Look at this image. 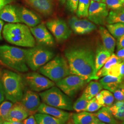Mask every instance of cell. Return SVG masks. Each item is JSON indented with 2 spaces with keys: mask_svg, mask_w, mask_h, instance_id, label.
I'll list each match as a JSON object with an SVG mask.
<instances>
[{
  "mask_svg": "<svg viewBox=\"0 0 124 124\" xmlns=\"http://www.w3.org/2000/svg\"><path fill=\"white\" fill-rule=\"evenodd\" d=\"M71 75H79L90 82L94 75L95 52L86 45L74 46L64 51Z\"/></svg>",
  "mask_w": 124,
  "mask_h": 124,
  "instance_id": "6da1fadb",
  "label": "cell"
},
{
  "mask_svg": "<svg viewBox=\"0 0 124 124\" xmlns=\"http://www.w3.org/2000/svg\"><path fill=\"white\" fill-rule=\"evenodd\" d=\"M2 33L5 40L11 44L28 48L36 46V40L30 28L25 24L7 23L3 26Z\"/></svg>",
  "mask_w": 124,
  "mask_h": 124,
  "instance_id": "7a4b0ae2",
  "label": "cell"
},
{
  "mask_svg": "<svg viewBox=\"0 0 124 124\" xmlns=\"http://www.w3.org/2000/svg\"><path fill=\"white\" fill-rule=\"evenodd\" d=\"M0 78L6 98L13 103L20 102L24 93L22 77L13 71L2 69L0 70Z\"/></svg>",
  "mask_w": 124,
  "mask_h": 124,
  "instance_id": "3957f363",
  "label": "cell"
},
{
  "mask_svg": "<svg viewBox=\"0 0 124 124\" xmlns=\"http://www.w3.org/2000/svg\"><path fill=\"white\" fill-rule=\"evenodd\" d=\"M0 62L19 72L29 70L25 58V49L8 45L0 46Z\"/></svg>",
  "mask_w": 124,
  "mask_h": 124,
  "instance_id": "277c9868",
  "label": "cell"
},
{
  "mask_svg": "<svg viewBox=\"0 0 124 124\" xmlns=\"http://www.w3.org/2000/svg\"><path fill=\"white\" fill-rule=\"evenodd\" d=\"M38 71L54 83L71 75L66 58L59 55L40 67Z\"/></svg>",
  "mask_w": 124,
  "mask_h": 124,
  "instance_id": "5b68a950",
  "label": "cell"
},
{
  "mask_svg": "<svg viewBox=\"0 0 124 124\" xmlns=\"http://www.w3.org/2000/svg\"><path fill=\"white\" fill-rule=\"evenodd\" d=\"M39 95L43 103L49 106L62 110H73V103L71 98L63 93L58 87L53 86L40 93Z\"/></svg>",
  "mask_w": 124,
  "mask_h": 124,
  "instance_id": "8992f818",
  "label": "cell"
},
{
  "mask_svg": "<svg viewBox=\"0 0 124 124\" xmlns=\"http://www.w3.org/2000/svg\"><path fill=\"white\" fill-rule=\"evenodd\" d=\"M55 56V54L52 50L43 46H35L25 49L27 66L34 71L38 70Z\"/></svg>",
  "mask_w": 124,
  "mask_h": 124,
  "instance_id": "52a82bcc",
  "label": "cell"
},
{
  "mask_svg": "<svg viewBox=\"0 0 124 124\" xmlns=\"http://www.w3.org/2000/svg\"><path fill=\"white\" fill-rule=\"evenodd\" d=\"M88 82V80L80 76L70 75L56 82V85L63 93L72 98Z\"/></svg>",
  "mask_w": 124,
  "mask_h": 124,
  "instance_id": "ba28073f",
  "label": "cell"
},
{
  "mask_svg": "<svg viewBox=\"0 0 124 124\" xmlns=\"http://www.w3.org/2000/svg\"><path fill=\"white\" fill-rule=\"evenodd\" d=\"M24 80L31 90L35 92H43L55 85L53 81L36 72L25 75Z\"/></svg>",
  "mask_w": 124,
  "mask_h": 124,
  "instance_id": "9c48e42d",
  "label": "cell"
},
{
  "mask_svg": "<svg viewBox=\"0 0 124 124\" xmlns=\"http://www.w3.org/2000/svg\"><path fill=\"white\" fill-rule=\"evenodd\" d=\"M46 26L58 42L67 40L72 33L66 23L60 18L49 20L46 23Z\"/></svg>",
  "mask_w": 124,
  "mask_h": 124,
  "instance_id": "30bf717a",
  "label": "cell"
},
{
  "mask_svg": "<svg viewBox=\"0 0 124 124\" xmlns=\"http://www.w3.org/2000/svg\"><path fill=\"white\" fill-rule=\"evenodd\" d=\"M108 13V9L105 3L91 0L87 17L90 21L95 24L104 25Z\"/></svg>",
  "mask_w": 124,
  "mask_h": 124,
  "instance_id": "8fae6325",
  "label": "cell"
},
{
  "mask_svg": "<svg viewBox=\"0 0 124 124\" xmlns=\"http://www.w3.org/2000/svg\"><path fill=\"white\" fill-rule=\"evenodd\" d=\"M30 30L38 44L45 46H53L55 44L53 36L43 23L31 27Z\"/></svg>",
  "mask_w": 124,
  "mask_h": 124,
  "instance_id": "7c38bea8",
  "label": "cell"
},
{
  "mask_svg": "<svg viewBox=\"0 0 124 124\" xmlns=\"http://www.w3.org/2000/svg\"><path fill=\"white\" fill-rule=\"evenodd\" d=\"M68 23L71 31L79 35L88 34L97 29L96 25L89 20L80 19L75 16L70 18Z\"/></svg>",
  "mask_w": 124,
  "mask_h": 124,
  "instance_id": "4fadbf2b",
  "label": "cell"
},
{
  "mask_svg": "<svg viewBox=\"0 0 124 124\" xmlns=\"http://www.w3.org/2000/svg\"><path fill=\"white\" fill-rule=\"evenodd\" d=\"M21 103L30 115H35L41 104L40 95L35 92L28 90L23 93Z\"/></svg>",
  "mask_w": 124,
  "mask_h": 124,
  "instance_id": "5bb4252c",
  "label": "cell"
},
{
  "mask_svg": "<svg viewBox=\"0 0 124 124\" xmlns=\"http://www.w3.org/2000/svg\"><path fill=\"white\" fill-rule=\"evenodd\" d=\"M18 16L21 23L31 28L41 23L40 18L31 10L24 7L17 8Z\"/></svg>",
  "mask_w": 124,
  "mask_h": 124,
  "instance_id": "9a60e30c",
  "label": "cell"
},
{
  "mask_svg": "<svg viewBox=\"0 0 124 124\" xmlns=\"http://www.w3.org/2000/svg\"><path fill=\"white\" fill-rule=\"evenodd\" d=\"M37 112L38 113L44 114L51 115L58 119L62 120L66 122L70 119L72 115L70 113L64 111V110L49 106L43 102L41 103L40 107L38 109Z\"/></svg>",
  "mask_w": 124,
  "mask_h": 124,
  "instance_id": "2e32d148",
  "label": "cell"
},
{
  "mask_svg": "<svg viewBox=\"0 0 124 124\" xmlns=\"http://www.w3.org/2000/svg\"><path fill=\"white\" fill-rule=\"evenodd\" d=\"M30 115L20 102L13 104L5 120L8 121H23Z\"/></svg>",
  "mask_w": 124,
  "mask_h": 124,
  "instance_id": "e0dca14e",
  "label": "cell"
},
{
  "mask_svg": "<svg viewBox=\"0 0 124 124\" xmlns=\"http://www.w3.org/2000/svg\"><path fill=\"white\" fill-rule=\"evenodd\" d=\"M28 3L32 8L45 16H50L53 13V0H36Z\"/></svg>",
  "mask_w": 124,
  "mask_h": 124,
  "instance_id": "ac0fdd59",
  "label": "cell"
},
{
  "mask_svg": "<svg viewBox=\"0 0 124 124\" xmlns=\"http://www.w3.org/2000/svg\"><path fill=\"white\" fill-rule=\"evenodd\" d=\"M0 19L8 23H21L18 16L17 8L9 4L0 11Z\"/></svg>",
  "mask_w": 124,
  "mask_h": 124,
  "instance_id": "d6986e66",
  "label": "cell"
},
{
  "mask_svg": "<svg viewBox=\"0 0 124 124\" xmlns=\"http://www.w3.org/2000/svg\"><path fill=\"white\" fill-rule=\"evenodd\" d=\"M111 54L109 51L105 49L103 46H99L95 52L94 75L93 78L99 70L104 65L107 61L111 56ZM93 78H92V80Z\"/></svg>",
  "mask_w": 124,
  "mask_h": 124,
  "instance_id": "ffe728a7",
  "label": "cell"
},
{
  "mask_svg": "<svg viewBox=\"0 0 124 124\" xmlns=\"http://www.w3.org/2000/svg\"><path fill=\"white\" fill-rule=\"evenodd\" d=\"M99 33L102 40L103 46L111 54L114 53L116 45L115 38L104 27H99Z\"/></svg>",
  "mask_w": 124,
  "mask_h": 124,
  "instance_id": "44dd1931",
  "label": "cell"
},
{
  "mask_svg": "<svg viewBox=\"0 0 124 124\" xmlns=\"http://www.w3.org/2000/svg\"><path fill=\"white\" fill-rule=\"evenodd\" d=\"M123 81L124 80L119 77L107 75L102 77L99 82L103 88L113 93Z\"/></svg>",
  "mask_w": 124,
  "mask_h": 124,
  "instance_id": "7402d4cb",
  "label": "cell"
},
{
  "mask_svg": "<svg viewBox=\"0 0 124 124\" xmlns=\"http://www.w3.org/2000/svg\"><path fill=\"white\" fill-rule=\"evenodd\" d=\"M121 62L122 61L117 57L116 54L112 53L104 65L96 74L93 80H98L100 78L107 75L108 71L112 67Z\"/></svg>",
  "mask_w": 124,
  "mask_h": 124,
  "instance_id": "603a6c76",
  "label": "cell"
},
{
  "mask_svg": "<svg viewBox=\"0 0 124 124\" xmlns=\"http://www.w3.org/2000/svg\"><path fill=\"white\" fill-rule=\"evenodd\" d=\"M71 117L74 124H91L96 118L94 114L86 111L74 114Z\"/></svg>",
  "mask_w": 124,
  "mask_h": 124,
  "instance_id": "cb8c5ba5",
  "label": "cell"
},
{
  "mask_svg": "<svg viewBox=\"0 0 124 124\" xmlns=\"http://www.w3.org/2000/svg\"><path fill=\"white\" fill-rule=\"evenodd\" d=\"M95 98L102 107L111 106L113 104L115 100L113 94L107 90L101 91L95 96Z\"/></svg>",
  "mask_w": 124,
  "mask_h": 124,
  "instance_id": "d4e9b609",
  "label": "cell"
},
{
  "mask_svg": "<svg viewBox=\"0 0 124 124\" xmlns=\"http://www.w3.org/2000/svg\"><path fill=\"white\" fill-rule=\"evenodd\" d=\"M94 115L98 120L105 124H117L116 120L111 114L108 107H103L94 114Z\"/></svg>",
  "mask_w": 124,
  "mask_h": 124,
  "instance_id": "484cf974",
  "label": "cell"
},
{
  "mask_svg": "<svg viewBox=\"0 0 124 124\" xmlns=\"http://www.w3.org/2000/svg\"><path fill=\"white\" fill-rule=\"evenodd\" d=\"M88 84L83 92L82 94L89 100L93 98L99 93L102 89V86L99 82L96 81H90Z\"/></svg>",
  "mask_w": 124,
  "mask_h": 124,
  "instance_id": "4316f807",
  "label": "cell"
},
{
  "mask_svg": "<svg viewBox=\"0 0 124 124\" xmlns=\"http://www.w3.org/2000/svg\"><path fill=\"white\" fill-rule=\"evenodd\" d=\"M37 124H65L66 122L51 115L37 113L34 115Z\"/></svg>",
  "mask_w": 124,
  "mask_h": 124,
  "instance_id": "83f0119b",
  "label": "cell"
},
{
  "mask_svg": "<svg viewBox=\"0 0 124 124\" xmlns=\"http://www.w3.org/2000/svg\"><path fill=\"white\" fill-rule=\"evenodd\" d=\"M106 23L108 24L124 23V7L119 9L110 11L107 18Z\"/></svg>",
  "mask_w": 124,
  "mask_h": 124,
  "instance_id": "f1b7e54d",
  "label": "cell"
},
{
  "mask_svg": "<svg viewBox=\"0 0 124 124\" xmlns=\"http://www.w3.org/2000/svg\"><path fill=\"white\" fill-rule=\"evenodd\" d=\"M106 27L108 31L117 40L124 35V23L108 24Z\"/></svg>",
  "mask_w": 124,
  "mask_h": 124,
  "instance_id": "f546056e",
  "label": "cell"
},
{
  "mask_svg": "<svg viewBox=\"0 0 124 124\" xmlns=\"http://www.w3.org/2000/svg\"><path fill=\"white\" fill-rule=\"evenodd\" d=\"M90 0H79L77 9L76 12L77 16L79 18L88 17Z\"/></svg>",
  "mask_w": 124,
  "mask_h": 124,
  "instance_id": "4dcf8cb0",
  "label": "cell"
},
{
  "mask_svg": "<svg viewBox=\"0 0 124 124\" xmlns=\"http://www.w3.org/2000/svg\"><path fill=\"white\" fill-rule=\"evenodd\" d=\"M89 101L88 99L85 98L83 94H82L80 98H78L73 103V110L76 113L85 111L88 103Z\"/></svg>",
  "mask_w": 124,
  "mask_h": 124,
  "instance_id": "1f68e13d",
  "label": "cell"
},
{
  "mask_svg": "<svg viewBox=\"0 0 124 124\" xmlns=\"http://www.w3.org/2000/svg\"><path fill=\"white\" fill-rule=\"evenodd\" d=\"M13 103L9 101L2 102L0 104V119L5 120Z\"/></svg>",
  "mask_w": 124,
  "mask_h": 124,
  "instance_id": "d6a6232c",
  "label": "cell"
},
{
  "mask_svg": "<svg viewBox=\"0 0 124 124\" xmlns=\"http://www.w3.org/2000/svg\"><path fill=\"white\" fill-rule=\"evenodd\" d=\"M109 110L114 117L118 120L124 121V107L115 106L114 104L108 107Z\"/></svg>",
  "mask_w": 124,
  "mask_h": 124,
  "instance_id": "836d02e7",
  "label": "cell"
},
{
  "mask_svg": "<svg viewBox=\"0 0 124 124\" xmlns=\"http://www.w3.org/2000/svg\"><path fill=\"white\" fill-rule=\"evenodd\" d=\"M102 107V105L98 103L96 98L94 97L89 101L88 103L85 111L93 113L98 111Z\"/></svg>",
  "mask_w": 124,
  "mask_h": 124,
  "instance_id": "e575fe53",
  "label": "cell"
},
{
  "mask_svg": "<svg viewBox=\"0 0 124 124\" xmlns=\"http://www.w3.org/2000/svg\"><path fill=\"white\" fill-rule=\"evenodd\" d=\"M113 93L114 98L117 101L124 102V80Z\"/></svg>",
  "mask_w": 124,
  "mask_h": 124,
  "instance_id": "d590c367",
  "label": "cell"
},
{
  "mask_svg": "<svg viewBox=\"0 0 124 124\" xmlns=\"http://www.w3.org/2000/svg\"><path fill=\"white\" fill-rule=\"evenodd\" d=\"M105 3L108 9L115 10L123 7V3L120 0H105Z\"/></svg>",
  "mask_w": 124,
  "mask_h": 124,
  "instance_id": "8d00e7d4",
  "label": "cell"
},
{
  "mask_svg": "<svg viewBox=\"0 0 124 124\" xmlns=\"http://www.w3.org/2000/svg\"><path fill=\"white\" fill-rule=\"evenodd\" d=\"M79 0H66L68 9L72 13H76Z\"/></svg>",
  "mask_w": 124,
  "mask_h": 124,
  "instance_id": "74e56055",
  "label": "cell"
},
{
  "mask_svg": "<svg viewBox=\"0 0 124 124\" xmlns=\"http://www.w3.org/2000/svg\"><path fill=\"white\" fill-rule=\"evenodd\" d=\"M120 63H117L112 67L108 71L107 75H112L120 77Z\"/></svg>",
  "mask_w": 124,
  "mask_h": 124,
  "instance_id": "f35d334b",
  "label": "cell"
},
{
  "mask_svg": "<svg viewBox=\"0 0 124 124\" xmlns=\"http://www.w3.org/2000/svg\"><path fill=\"white\" fill-rule=\"evenodd\" d=\"M23 122L24 124H37L34 115H30L26 119L23 120Z\"/></svg>",
  "mask_w": 124,
  "mask_h": 124,
  "instance_id": "ab89813d",
  "label": "cell"
},
{
  "mask_svg": "<svg viewBox=\"0 0 124 124\" xmlns=\"http://www.w3.org/2000/svg\"><path fill=\"white\" fill-rule=\"evenodd\" d=\"M116 44L117 50L124 48V35L117 39Z\"/></svg>",
  "mask_w": 124,
  "mask_h": 124,
  "instance_id": "60d3db41",
  "label": "cell"
},
{
  "mask_svg": "<svg viewBox=\"0 0 124 124\" xmlns=\"http://www.w3.org/2000/svg\"><path fill=\"white\" fill-rule=\"evenodd\" d=\"M5 98V97L4 91V89H3L1 81L0 78V104L2 102H3Z\"/></svg>",
  "mask_w": 124,
  "mask_h": 124,
  "instance_id": "b9f144b4",
  "label": "cell"
},
{
  "mask_svg": "<svg viewBox=\"0 0 124 124\" xmlns=\"http://www.w3.org/2000/svg\"><path fill=\"white\" fill-rule=\"evenodd\" d=\"M116 55L122 61H124V48L118 50L116 53Z\"/></svg>",
  "mask_w": 124,
  "mask_h": 124,
  "instance_id": "7bdbcfd3",
  "label": "cell"
},
{
  "mask_svg": "<svg viewBox=\"0 0 124 124\" xmlns=\"http://www.w3.org/2000/svg\"><path fill=\"white\" fill-rule=\"evenodd\" d=\"M120 77L124 80V61L120 63Z\"/></svg>",
  "mask_w": 124,
  "mask_h": 124,
  "instance_id": "ee69618b",
  "label": "cell"
},
{
  "mask_svg": "<svg viewBox=\"0 0 124 124\" xmlns=\"http://www.w3.org/2000/svg\"><path fill=\"white\" fill-rule=\"evenodd\" d=\"M13 0H0V11L6 5L9 4L13 1Z\"/></svg>",
  "mask_w": 124,
  "mask_h": 124,
  "instance_id": "f6af8a7d",
  "label": "cell"
},
{
  "mask_svg": "<svg viewBox=\"0 0 124 124\" xmlns=\"http://www.w3.org/2000/svg\"><path fill=\"white\" fill-rule=\"evenodd\" d=\"M4 24V23L3 22V21L0 19V40H2L1 33H2V30H3Z\"/></svg>",
  "mask_w": 124,
  "mask_h": 124,
  "instance_id": "bcb514c9",
  "label": "cell"
},
{
  "mask_svg": "<svg viewBox=\"0 0 124 124\" xmlns=\"http://www.w3.org/2000/svg\"><path fill=\"white\" fill-rule=\"evenodd\" d=\"M91 124H106L103 122H102V121H101L100 120L98 119V118L96 117L95 119L93 120L92 122V123Z\"/></svg>",
  "mask_w": 124,
  "mask_h": 124,
  "instance_id": "7dc6e473",
  "label": "cell"
},
{
  "mask_svg": "<svg viewBox=\"0 0 124 124\" xmlns=\"http://www.w3.org/2000/svg\"><path fill=\"white\" fill-rule=\"evenodd\" d=\"M11 124H24L22 121H12Z\"/></svg>",
  "mask_w": 124,
  "mask_h": 124,
  "instance_id": "c3c4849f",
  "label": "cell"
},
{
  "mask_svg": "<svg viewBox=\"0 0 124 124\" xmlns=\"http://www.w3.org/2000/svg\"><path fill=\"white\" fill-rule=\"evenodd\" d=\"M93 0L94 1L98 2H102V3H105V0Z\"/></svg>",
  "mask_w": 124,
  "mask_h": 124,
  "instance_id": "681fc988",
  "label": "cell"
},
{
  "mask_svg": "<svg viewBox=\"0 0 124 124\" xmlns=\"http://www.w3.org/2000/svg\"><path fill=\"white\" fill-rule=\"evenodd\" d=\"M2 124H11V122L7 121V120H4Z\"/></svg>",
  "mask_w": 124,
  "mask_h": 124,
  "instance_id": "f907efd6",
  "label": "cell"
},
{
  "mask_svg": "<svg viewBox=\"0 0 124 124\" xmlns=\"http://www.w3.org/2000/svg\"><path fill=\"white\" fill-rule=\"evenodd\" d=\"M59 0V1L61 2V3L62 4H64L66 2V0Z\"/></svg>",
  "mask_w": 124,
  "mask_h": 124,
  "instance_id": "816d5d0a",
  "label": "cell"
},
{
  "mask_svg": "<svg viewBox=\"0 0 124 124\" xmlns=\"http://www.w3.org/2000/svg\"><path fill=\"white\" fill-rule=\"evenodd\" d=\"M3 121H4L3 120H2V119H0V124H2V123H3Z\"/></svg>",
  "mask_w": 124,
  "mask_h": 124,
  "instance_id": "f5cc1de1",
  "label": "cell"
},
{
  "mask_svg": "<svg viewBox=\"0 0 124 124\" xmlns=\"http://www.w3.org/2000/svg\"><path fill=\"white\" fill-rule=\"evenodd\" d=\"M34 0H27V2H29V1H34Z\"/></svg>",
  "mask_w": 124,
  "mask_h": 124,
  "instance_id": "db71d44e",
  "label": "cell"
},
{
  "mask_svg": "<svg viewBox=\"0 0 124 124\" xmlns=\"http://www.w3.org/2000/svg\"><path fill=\"white\" fill-rule=\"evenodd\" d=\"M120 1L123 4L124 3V0H120Z\"/></svg>",
  "mask_w": 124,
  "mask_h": 124,
  "instance_id": "11a10c76",
  "label": "cell"
},
{
  "mask_svg": "<svg viewBox=\"0 0 124 124\" xmlns=\"http://www.w3.org/2000/svg\"><path fill=\"white\" fill-rule=\"evenodd\" d=\"M65 124H72L70 122H68V123H66Z\"/></svg>",
  "mask_w": 124,
  "mask_h": 124,
  "instance_id": "9f6ffc18",
  "label": "cell"
},
{
  "mask_svg": "<svg viewBox=\"0 0 124 124\" xmlns=\"http://www.w3.org/2000/svg\"><path fill=\"white\" fill-rule=\"evenodd\" d=\"M121 124H124V121H123V122L121 123Z\"/></svg>",
  "mask_w": 124,
  "mask_h": 124,
  "instance_id": "6f0895ef",
  "label": "cell"
},
{
  "mask_svg": "<svg viewBox=\"0 0 124 124\" xmlns=\"http://www.w3.org/2000/svg\"><path fill=\"white\" fill-rule=\"evenodd\" d=\"M122 106L124 107V103H123V105H122Z\"/></svg>",
  "mask_w": 124,
  "mask_h": 124,
  "instance_id": "680465c9",
  "label": "cell"
},
{
  "mask_svg": "<svg viewBox=\"0 0 124 124\" xmlns=\"http://www.w3.org/2000/svg\"><path fill=\"white\" fill-rule=\"evenodd\" d=\"M123 7H124V3H123Z\"/></svg>",
  "mask_w": 124,
  "mask_h": 124,
  "instance_id": "91938a15",
  "label": "cell"
},
{
  "mask_svg": "<svg viewBox=\"0 0 124 124\" xmlns=\"http://www.w3.org/2000/svg\"></svg>",
  "mask_w": 124,
  "mask_h": 124,
  "instance_id": "94428289",
  "label": "cell"
}]
</instances>
